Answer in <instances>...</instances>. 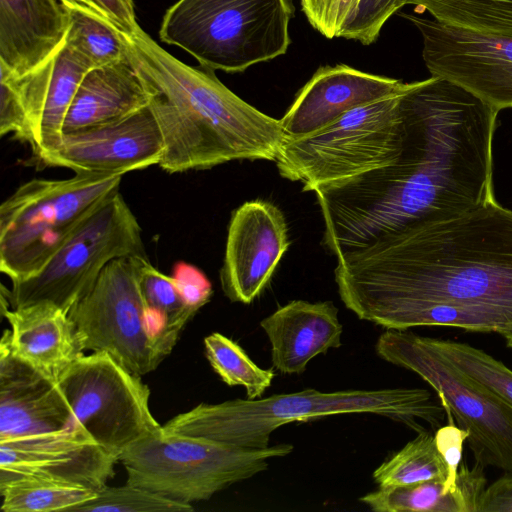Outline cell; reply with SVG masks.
<instances>
[{
	"instance_id": "cell-13",
	"label": "cell",
	"mask_w": 512,
	"mask_h": 512,
	"mask_svg": "<svg viewBox=\"0 0 512 512\" xmlns=\"http://www.w3.org/2000/svg\"><path fill=\"white\" fill-rule=\"evenodd\" d=\"M420 32L431 76L448 79L498 112L512 108V37L460 29L437 20L402 14Z\"/></svg>"
},
{
	"instance_id": "cell-22",
	"label": "cell",
	"mask_w": 512,
	"mask_h": 512,
	"mask_svg": "<svg viewBox=\"0 0 512 512\" xmlns=\"http://www.w3.org/2000/svg\"><path fill=\"white\" fill-rule=\"evenodd\" d=\"M149 85L127 58L89 70L63 124V134L111 123L148 106Z\"/></svg>"
},
{
	"instance_id": "cell-16",
	"label": "cell",
	"mask_w": 512,
	"mask_h": 512,
	"mask_svg": "<svg viewBox=\"0 0 512 512\" xmlns=\"http://www.w3.org/2000/svg\"><path fill=\"white\" fill-rule=\"evenodd\" d=\"M118 461L117 454L78 429L7 439L0 441V482L36 476L99 492L115 476Z\"/></svg>"
},
{
	"instance_id": "cell-32",
	"label": "cell",
	"mask_w": 512,
	"mask_h": 512,
	"mask_svg": "<svg viewBox=\"0 0 512 512\" xmlns=\"http://www.w3.org/2000/svg\"><path fill=\"white\" fill-rule=\"evenodd\" d=\"M426 343L471 379L512 408V370L481 349L466 343L424 337Z\"/></svg>"
},
{
	"instance_id": "cell-20",
	"label": "cell",
	"mask_w": 512,
	"mask_h": 512,
	"mask_svg": "<svg viewBox=\"0 0 512 512\" xmlns=\"http://www.w3.org/2000/svg\"><path fill=\"white\" fill-rule=\"evenodd\" d=\"M271 344L273 367L301 374L317 355L341 346L343 326L331 301L293 300L260 322Z\"/></svg>"
},
{
	"instance_id": "cell-23",
	"label": "cell",
	"mask_w": 512,
	"mask_h": 512,
	"mask_svg": "<svg viewBox=\"0 0 512 512\" xmlns=\"http://www.w3.org/2000/svg\"><path fill=\"white\" fill-rule=\"evenodd\" d=\"M459 487L449 490L443 479L408 485L379 486L359 498L375 512H477L487 480L484 466L460 464Z\"/></svg>"
},
{
	"instance_id": "cell-14",
	"label": "cell",
	"mask_w": 512,
	"mask_h": 512,
	"mask_svg": "<svg viewBox=\"0 0 512 512\" xmlns=\"http://www.w3.org/2000/svg\"><path fill=\"white\" fill-rule=\"evenodd\" d=\"M164 144L149 106L120 120L64 133L36 162L77 174L123 175L158 165Z\"/></svg>"
},
{
	"instance_id": "cell-1",
	"label": "cell",
	"mask_w": 512,
	"mask_h": 512,
	"mask_svg": "<svg viewBox=\"0 0 512 512\" xmlns=\"http://www.w3.org/2000/svg\"><path fill=\"white\" fill-rule=\"evenodd\" d=\"M402 148L390 163L313 192L323 244L336 257L397 231L466 213L494 197L492 142L498 111L442 77L402 94Z\"/></svg>"
},
{
	"instance_id": "cell-19",
	"label": "cell",
	"mask_w": 512,
	"mask_h": 512,
	"mask_svg": "<svg viewBox=\"0 0 512 512\" xmlns=\"http://www.w3.org/2000/svg\"><path fill=\"white\" fill-rule=\"evenodd\" d=\"M70 28L60 0H0V66L16 76L54 59Z\"/></svg>"
},
{
	"instance_id": "cell-33",
	"label": "cell",
	"mask_w": 512,
	"mask_h": 512,
	"mask_svg": "<svg viewBox=\"0 0 512 512\" xmlns=\"http://www.w3.org/2000/svg\"><path fill=\"white\" fill-rule=\"evenodd\" d=\"M194 508L145 488L130 485L106 486L96 496L69 512H191Z\"/></svg>"
},
{
	"instance_id": "cell-2",
	"label": "cell",
	"mask_w": 512,
	"mask_h": 512,
	"mask_svg": "<svg viewBox=\"0 0 512 512\" xmlns=\"http://www.w3.org/2000/svg\"><path fill=\"white\" fill-rule=\"evenodd\" d=\"M336 258L335 282L346 308L387 330L405 314L432 305L512 318V211L495 197Z\"/></svg>"
},
{
	"instance_id": "cell-28",
	"label": "cell",
	"mask_w": 512,
	"mask_h": 512,
	"mask_svg": "<svg viewBox=\"0 0 512 512\" xmlns=\"http://www.w3.org/2000/svg\"><path fill=\"white\" fill-rule=\"evenodd\" d=\"M140 284L162 338L174 348L197 312L187 304L175 277L156 269L148 258L140 259Z\"/></svg>"
},
{
	"instance_id": "cell-3",
	"label": "cell",
	"mask_w": 512,
	"mask_h": 512,
	"mask_svg": "<svg viewBox=\"0 0 512 512\" xmlns=\"http://www.w3.org/2000/svg\"><path fill=\"white\" fill-rule=\"evenodd\" d=\"M122 33L127 58L149 85L148 106L164 144L162 170L173 174L234 160H276L286 141L280 119L245 102L212 70L181 62L141 28Z\"/></svg>"
},
{
	"instance_id": "cell-12",
	"label": "cell",
	"mask_w": 512,
	"mask_h": 512,
	"mask_svg": "<svg viewBox=\"0 0 512 512\" xmlns=\"http://www.w3.org/2000/svg\"><path fill=\"white\" fill-rule=\"evenodd\" d=\"M57 383L71 407L73 429L118 456L163 430L150 410L149 387L107 352L81 356Z\"/></svg>"
},
{
	"instance_id": "cell-17",
	"label": "cell",
	"mask_w": 512,
	"mask_h": 512,
	"mask_svg": "<svg viewBox=\"0 0 512 512\" xmlns=\"http://www.w3.org/2000/svg\"><path fill=\"white\" fill-rule=\"evenodd\" d=\"M71 407L57 381L16 357L10 330L0 342V441L72 430Z\"/></svg>"
},
{
	"instance_id": "cell-37",
	"label": "cell",
	"mask_w": 512,
	"mask_h": 512,
	"mask_svg": "<svg viewBox=\"0 0 512 512\" xmlns=\"http://www.w3.org/2000/svg\"><path fill=\"white\" fill-rule=\"evenodd\" d=\"M173 276L185 297L187 304L198 311L207 304L213 294L212 285L207 277L196 267L179 263Z\"/></svg>"
},
{
	"instance_id": "cell-29",
	"label": "cell",
	"mask_w": 512,
	"mask_h": 512,
	"mask_svg": "<svg viewBox=\"0 0 512 512\" xmlns=\"http://www.w3.org/2000/svg\"><path fill=\"white\" fill-rule=\"evenodd\" d=\"M67 8L70 28L65 43L79 53L92 69L127 59L123 33L111 21L88 9Z\"/></svg>"
},
{
	"instance_id": "cell-9",
	"label": "cell",
	"mask_w": 512,
	"mask_h": 512,
	"mask_svg": "<svg viewBox=\"0 0 512 512\" xmlns=\"http://www.w3.org/2000/svg\"><path fill=\"white\" fill-rule=\"evenodd\" d=\"M121 257H147L140 224L120 191L92 212L33 276L12 282V309L50 302L69 314L105 266Z\"/></svg>"
},
{
	"instance_id": "cell-11",
	"label": "cell",
	"mask_w": 512,
	"mask_h": 512,
	"mask_svg": "<svg viewBox=\"0 0 512 512\" xmlns=\"http://www.w3.org/2000/svg\"><path fill=\"white\" fill-rule=\"evenodd\" d=\"M108 263L69 312L85 350L104 351L140 376L154 371L173 348L162 338L140 284V259Z\"/></svg>"
},
{
	"instance_id": "cell-21",
	"label": "cell",
	"mask_w": 512,
	"mask_h": 512,
	"mask_svg": "<svg viewBox=\"0 0 512 512\" xmlns=\"http://www.w3.org/2000/svg\"><path fill=\"white\" fill-rule=\"evenodd\" d=\"M8 320L10 349L23 362L57 381L84 355L85 347L70 316L50 302L2 310Z\"/></svg>"
},
{
	"instance_id": "cell-40",
	"label": "cell",
	"mask_w": 512,
	"mask_h": 512,
	"mask_svg": "<svg viewBox=\"0 0 512 512\" xmlns=\"http://www.w3.org/2000/svg\"><path fill=\"white\" fill-rule=\"evenodd\" d=\"M65 6L71 8L88 9L102 15L88 0H60ZM103 16V15H102ZM106 18V17H105Z\"/></svg>"
},
{
	"instance_id": "cell-10",
	"label": "cell",
	"mask_w": 512,
	"mask_h": 512,
	"mask_svg": "<svg viewBox=\"0 0 512 512\" xmlns=\"http://www.w3.org/2000/svg\"><path fill=\"white\" fill-rule=\"evenodd\" d=\"M375 349L383 360L416 373L436 391L448 417L468 433L475 462L512 472V408L443 358L424 336L386 330Z\"/></svg>"
},
{
	"instance_id": "cell-39",
	"label": "cell",
	"mask_w": 512,
	"mask_h": 512,
	"mask_svg": "<svg viewBox=\"0 0 512 512\" xmlns=\"http://www.w3.org/2000/svg\"><path fill=\"white\" fill-rule=\"evenodd\" d=\"M477 512H512V472L486 486Z\"/></svg>"
},
{
	"instance_id": "cell-5",
	"label": "cell",
	"mask_w": 512,
	"mask_h": 512,
	"mask_svg": "<svg viewBox=\"0 0 512 512\" xmlns=\"http://www.w3.org/2000/svg\"><path fill=\"white\" fill-rule=\"evenodd\" d=\"M293 14L290 0H178L165 12L159 37L205 69L243 72L286 53Z\"/></svg>"
},
{
	"instance_id": "cell-18",
	"label": "cell",
	"mask_w": 512,
	"mask_h": 512,
	"mask_svg": "<svg viewBox=\"0 0 512 512\" xmlns=\"http://www.w3.org/2000/svg\"><path fill=\"white\" fill-rule=\"evenodd\" d=\"M409 86L347 65L321 67L280 119L286 140L313 133L352 109L404 92Z\"/></svg>"
},
{
	"instance_id": "cell-34",
	"label": "cell",
	"mask_w": 512,
	"mask_h": 512,
	"mask_svg": "<svg viewBox=\"0 0 512 512\" xmlns=\"http://www.w3.org/2000/svg\"><path fill=\"white\" fill-rule=\"evenodd\" d=\"M407 0H359L353 12L348 16L338 37L360 41L368 45L377 39L385 22Z\"/></svg>"
},
{
	"instance_id": "cell-4",
	"label": "cell",
	"mask_w": 512,
	"mask_h": 512,
	"mask_svg": "<svg viewBox=\"0 0 512 512\" xmlns=\"http://www.w3.org/2000/svg\"><path fill=\"white\" fill-rule=\"evenodd\" d=\"M370 413L402 423L417 433L421 422L438 429L445 410L428 390L392 388L323 392L305 389L260 399H234L201 403L178 414L163 431L205 438L246 449L269 447L270 436L280 426L342 414Z\"/></svg>"
},
{
	"instance_id": "cell-8",
	"label": "cell",
	"mask_w": 512,
	"mask_h": 512,
	"mask_svg": "<svg viewBox=\"0 0 512 512\" xmlns=\"http://www.w3.org/2000/svg\"><path fill=\"white\" fill-rule=\"evenodd\" d=\"M404 92L361 105L313 133L286 140L275 160L280 175L301 182L303 191H313L393 161L403 143Z\"/></svg>"
},
{
	"instance_id": "cell-15",
	"label": "cell",
	"mask_w": 512,
	"mask_h": 512,
	"mask_svg": "<svg viewBox=\"0 0 512 512\" xmlns=\"http://www.w3.org/2000/svg\"><path fill=\"white\" fill-rule=\"evenodd\" d=\"M284 214L261 199L243 203L231 213L221 288L231 302L252 303L269 283L289 247Z\"/></svg>"
},
{
	"instance_id": "cell-31",
	"label": "cell",
	"mask_w": 512,
	"mask_h": 512,
	"mask_svg": "<svg viewBox=\"0 0 512 512\" xmlns=\"http://www.w3.org/2000/svg\"><path fill=\"white\" fill-rule=\"evenodd\" d=\"M206 358L216 374L228 386H242L248 399L260 398L271 386L273 369L256 365L233 340L214 332L204 339Z\"/></svg>"
},
{
	"instance_id": "cell-38",
	"label": "cell",
	"mask_w": 512,
	"mask_h": 512,
	"mask_svg": "<svg viewBox=\"0 0 512 512\" xmlns=\"http://www.w3.org/2000/svg\"><path fill=\"white\" fill-rule=\"evenodd\" d=\"M118 29L126 34H134L140 26L137 23L132 0H88Z\"/></svg>"
},
{
	"instance_id": "cell-26",
	"label": "cell",
	"mask_w": 512,
	"mask_h": 512,
	"mask_svg": "<svg viewBox=\"0 0 512 512\" xmlns=\"http://www.w3.org/2000/svg\"><path fill=\"white\" fill-rule=\"evenodd\" d=\"M4 512H69L97 492L81 485L36 476L0 482Z\"/></svg>"
},
{
	"instance_id": "cell-35",
	"label": "cell",
	"mask_w": 512,
	"mask_h": 512,
	"mask_svg": "<svg viewBox=\"0 0 512 512\" xmlns=\"http://www.w3.org/2000/svg\"><path fill=\"white\" fill-rule=\"evenodd\" d=\"M359 0H301L310 24L327 38L338 37L348 16Z\"/></svg>"
},
{
	"instance_id": "cell-24",
	"label": "cell",
	"mask_w": 512,
	"mask_h": 512,
	"mask_svg": "<svg viewBox=\"0 0 512 512\" xmlns=\"http://www.w3.org/2000/svg\"><path fill=\"white\" fill-rule=\"evenodd\" d=\"M91 69L90 64L66 43L55 55L31 146L36 161L60 142L70 105L83 77Z\"/></svg>"
},
{
	"instance_id": "cell-30",
	"label": "cell",
	"mask_w": 512,
	"mask_h": 512,
	"mask_svg": "<svg viewBox=\"0 0 512 512\" xmlns=\"http://www.w3.org/2000/svg\"><path fill=\"white\" fill-rule=\"evenodd\" d=\"M373 478L379 486L408 485L438 478L446 481L448 469L434 435L424 430L385 460L373 472Z\"/></svg>"
},
{
	"instance_id": "cell-36",
	"label": "cell",
	"mask_w": 512,
	"mask_h": 512,
	"mask_svg": "<svg viewBox=\"0 0 512 512\" xmlns=\"http://www.w3.org/2000/svg\"><path fill=\"white\" fill-rule=\"evenodd\" d=\"M467 438L468 433L454 421L440 426L434 434L436 447L447 465L448 478L445 484L449 490L459 487L458 471Z\"/></svg>"
},
{
	"instance_id": "cell-7",
	"label": "cell",
	"mask_w": 512,
	"mask_h": 512,
	"mask_svg": "<svg viewBox=\"0 0 512 512\" xmlns=\"http://www.w3.org/2000/svg\"><path fill=\"white\" fill-rule=\"evenodd\" d=\"M292 451L289 443L246 449L162 430L128 447L119 461L126 483L191 504L263 472L269 459Z\"/></svg>"
},
{
	"instance_id": "cell-25",
	"label": "cell",
	"mask_w": 512,
	"mask_h": 512,
	"mask_svg": "<svg viewBox=\"0 0 512 512\" xmlns=\"http://www.w3.org/2000/svg\"><path fill=\"white\" fill-rule=\"evenodd\" d=\"M53 60L37 70L16 76L0 66V134H12L30 147L39 121Z\"/></svg>"
},
{
	"instance_id": "cell-6",
	"label": "cell",
	"mask_w": 512,
	"mask_h": 512,
	"mask_svg": "<svg viewBox=\"0 0 512 512\" xmlns=\"http://www.w3.org/2000/svg\"><path fill=\"white\" fill-rule=\"evenodd\" d=\"M123 175L32 179L0 206V270L11 282L36 274L82 222L119 191Z\"/></svg>"
},
{
	"instance_id": "cell-27",
	"label": "cell",
	"mask_w": 512,
	"mask_h": 512,
	"mask_svg": "<svg viewBox=\"0 0 512 512\" xmlns=\"http://www.w3.org/2000/svg\"><path fill=\"white\" fill-rule=\"evenodd\" d=\"M435 20L475 33L512 37V0H407Z\"/></svg>"
}]
</instances>
